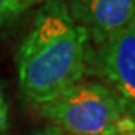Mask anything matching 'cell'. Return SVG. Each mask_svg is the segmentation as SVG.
<instances>
[{"mask_svg":"<svg viewBox=\"0 0 135 135\" xmlns=\"http://www.w3.org/2000/svg\"><path fill=\"white\" fill-rule=\"evenodd\" d=\"M89 42L65 2H44L17 53L20 89L26 99L39 107L81 81Z\"/></svg>","mask_w":135,"mask_h":135,"instance_id":"1","label":"cell"},{"mask_svg":"<svg viewBox=\"0 0 135 135\" xmlns=\"http://www.w3.org/2000/svg\"><path fill=\"white\" fill-rule=\"evenodd\" d=\"M39 108L57 129L72 135H120L135 126L117 95L102 83L80 81Z\"/></svg>","mask_w":135,"mask_h":135,"instance_id":"2","label":"cell"},{"mask_svg":"<svg viewBox=\"0 0 135 135\" xmlns=\"http://www.w3.org/2000/svg\"><path fill=\"white\" fill-rule=\"evenodd\" d=\"M98 72L135 122V21L99 47Z\"/></svg>","mask_w":135,"mask_h":135,"instance_id":"3","label":"cell"},{"mask_svg":"<svg viewBox=\"0 0 135 135\" xmlns=\"http://www.w3.org/2000/svg\"><path fill=\"white\" fill-rule=\"evenodd\" d=\"M66 6L98 47L135 21V0H69Z\"/></svg>","mask_w":135,"mask_h":135,"instance_id":"4","label":"cell"},{"mask_svg":"<svg viewBox=\"0 0 135 135\" xmlns=\"http://www.w3.org/2000/svg\"><path fill=\"white\" fill-rule=\"evenodd\" d=\"M23 11H24V8L17 0H0V33Z\"/></svg>","mask_w":135,"mask_h":135,"instance_id":"5","label":"cell"},{"mask_svg":"<svg viewBox=\"0 0 135 135\" xmlns=\"http://www.w3.org/2000/svg\"><path fill=\"white\" fill-rule=\"evenodd\" d=\"M6 132H8V108L0 93V135H5Z\"/></svg>","mask_w":135,"mask_h":135,"instance_id":"6","label":"cell"},{"mask_svg":"<svg viewBox=\"0 0 135 135\" xmlns=\"http://www.w3.org/2000/svg\"><path fill=\"white\" fill-rule=\"evenodd\" d=\"M35 135H62V134H60V129H57V128H50V129H44Z\"/></svg>","mask_w":135,"mask_h":135,"instance_id":"7","label":"cell"},{"mask_svg":"<svg viewBox=\"0 0 135 135\" xmlns=\"http://www.w3.org/2000/svg\"><path fill=\"white\" fill-rule=\"evenodd\" d=\"M17 2H18L20 5L23 6V8H29V6H32V5H35V2L33 0H17Z\"/></svg>","mask_w":135,"mask_h":135,"instance_id":"8","label":"cell"},{"mask_svg":"<svg viewBox=\"0 0 135 135\" xmlns=\"http://www.w3.org/2000/svg\"><path fill=\"white\" fill-rule=\"evenodd\" d=\"M120 135H135V126L131 128V129H128V131H125V132H122Z\"/></svg>","mask_w":135,"mask_h":135,"instance_id":"9","label":"cell"},{"mask_svg":"<svg viewBox=\"0 0 135 135\" xmlns=\"http://www.w3.org/2000/svg\"><path fill=\"white\" fill-rule=\"evenodd\" d=\"M35 3H38V2H47V0H33Z\"/></svg>","mask_w":135,"mask_h":135,"instance_id":"10","label":"cell"}]
</instances>
